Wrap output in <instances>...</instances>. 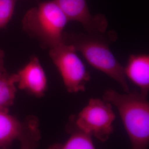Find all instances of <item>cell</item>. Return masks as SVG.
Listing matches in <instances>:
<instances>
[{"instance_id": "cell-6", "label": "cell", "mask_w": 149, "mask_h": 149, "mask_svg": "<svg viewBox=\"0 0 149 149\" xmlns=\"http://www.w3.org/2000/svg\"><path fill=\"white\" fill-rule=\"evenodd\" d=\"M69 21L79 22L88 33L107 32L108 21L101 14L92 15L86 0H54Z\"/></svg>"}, {"instance_id": "cell-1", "label": "cell", "mask_w": 149, "mask_h": 149, "mask_svg": "<svg viewBox=\"0 0 149 149\" xmlns=\"http://www.w3.org/2000/svg\"><path fill=\"white\" fill-rule=\"evenodd\" d=\"M117 38L116 33L113 31L94 34L65 32L64 42L72 45L92 67L117 82L125 92H129L124 67L109 48V44Z\"/></svg>"}, {"instance_id": "cell-4", "label": "cell", "mask_w": 149, "mask_h": 149, "mask_svg": "<svg viewBox=\"0 0 149 149\" xmlns=\"http://www.w3.org/2000/svg\"><path fill=\"white\" fill-rule=\"evenodd\" d=\"M49 55L58 70L64 86L69 93L84 92L90 75L74 47L61 43L49 49Z\"/></svg>"}, {"instance_id": "cell-8", "label": "cell", "mask_w": 149, "mask_h": 149, "mask_svg": "<svg viewBox=\"0 0 149 149\" xmlns=\"http://www.w3.org/2000/svg\"><path fill=\"white\" fill-rule=\"evenodd\" d=\"M124 72L125 77L138 87L141 95L147 97L149 91V55H131L124 67Z\"/></svg>"}, {"instance_id": "cell-7", "label": "cell", "mask_w": 149, "mask_h": 149, "mask_svg": "<svg viewBox=\"0 0 149 149\" xmlns=\"http://www.w3.org/2000/svg\"><path fill=\"white\" fill-rule=\"evenodd\" d=\"M16 74L18 88L36 97L40 98L45 95L48 88V80L37 56H32Z\"/></svg>"}, {"instance_id": "cell-13", "label": "cell", "mask_w": 149, "mask_h": 149, "mask_svg": "<svg viewBox=\"0 0 149 149\" xmlns=\"http://www.w3.org/2000/svg\"><path fill=\"white\" fill-rule=\"evenodd\" d=\"M16 0H0V29L8 24L13 16Z\"/></svg>"}, {"instance_id": "cell-14", "label": "cell", "mask_w": 149, "mask_h": 149, "mask_svg": "<svg viewBox=\"0 0 149 149\" xmlns=\"http://www.w3.org/2000/svg\"><path fill=\"white\" fill-rule=\"evenodd\" d=\"M4 56L5 54L3 51L0 49V71L6 70L4 66Z\"/></svg>"}, {"instance_id": "cell-12", "label": "cell", "mask_w": 149, "mask_h": 149, "mask_svg": "<svg viewBox=\"0 0 149 149\" xmlns=\"http://www.w3.org/2000/svg\"><path fill=\"white\" fill-rule=\"evenodd\" d=\"M48 149H96L92 137L74 128L70 136L63 143L53 144Z\"/></svg>"}, {"instance_id": "cell-10", "label": "cell", "mask_w": 149, "mask_h": 149, "mask_svg": "<svg viewBox=\"0 0 149 149\" xmlns=\"http://www.w3.org/2000/svg\"><path fill=\"white\" fill-rule=\"evenodd\" d=\"M40 138L37 118L28 116L22 122L21 132L18 138L21 144L20 149H37Z\"/></svg>"}, {"instance_id": "cell-11", "label": "cell", "mask_w": 149, "mask_h": 149, "mask_svg": "<svg viewBox=\"0 0 149 149\" xmlns=\"http://www.w3.org/2000/svg\"><path fill=\"white\" fill-rule=\"evenodd\" d=\"M17 82L16 73L9 74L6 70L0 71V109H8L13 104Z\"/></svg>"}, {"instance_id": "cell-3", "label": "cell", "mask_w": 149, "mask_h": 149, "mask_svg": "<svg viewBox=\"0 0 149 149\" xmlns=\"http://www.w3.org/2000/svg\"><path fill=\"white\" fill-rule=\"evenodd\" d=\"M69 21L54 1H44L27 11L22 28L40 46L50 49L64 43V31Z\"/></svg>"}, {"instance_id": "cell-9", "label": "cell", "mask_w": 149, "mask_h": 149, "mask_svg": "<svg viewBox=\"0 0 149 149\" xmlns=\"http://www.w3.org/2000/svg\"><path fill=\"white\" fill-rule=\"evenodd\" d=\"M22 122L11 116L8 109H0V148H3L18 139Z\"/></svg>"}, {"instance_id": "cell-5", "label": "cell", "mask_w": 149, "mask_h": 149, "mask_svg": "<svg viewBox=\"0 0 149 149\" xmlns=\"http://www.w3.org/2000/svg\"><path fill=\"white\" fill-rule=\"evenodd\" d=\"M116 114L109 102L100 98H91L74 120V126L82 132L106 141L113 130Z\"/></svg>"}, {"instance_id": "cell-2", "label": "cell", "mask_w": 149, "mask_h": 149, "mask_svg": "<svg viewBox=\"0 0 149 149\" xmlns=\"http://www.w3.org/2000/svg\"><path fill=\"white\" fill-rule=\"evenodd\" d=\"M103 100L117 109L128 134L132 149H148L149 144V103L136 91L120 93L106 91Z\"/></svg>"}]
</instances>
